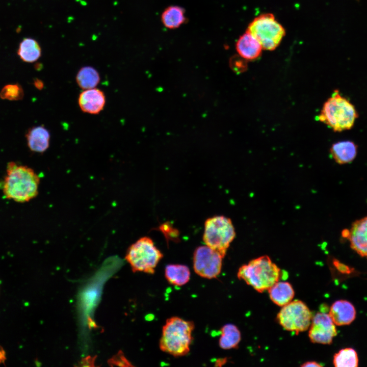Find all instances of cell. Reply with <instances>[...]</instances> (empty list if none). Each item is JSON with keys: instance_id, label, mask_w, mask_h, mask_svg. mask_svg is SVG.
Wrapping results in <instances>:
<instances>
[{"instance_id": "6da1fadb", "label": "cell", "mask_w": 367, "mask_h": 367, "mask_svg": "<svg viewBox=\"0 0 367 367\" xmlns=\"http://www.w3.org/2000/svg\"><path fill=\"white\" fill-rule=\"evenodd\" d=\"M6 173L2 187L6 198L23 203L38 195L40 177L33 169L11 162Z\"/></svg>"}, {"instance_id": "7a4b0ae2", "label": "cell", "mask_w": 367, "mask_h": 367, "mask_svg": "<svg viewBox=\"0 0 367 367\" xmlns=\"http://www.w3.org/2000/svg\"><path fill=\"white\" fill-rule=\"evenodd\" d=\"M194 323L178 317L168 319L162 328L160 339V349L174 357L189 353L193 340Z\"/></svg>"}, {"instance_id": "3957f363", "label": "cell", "mask_w": 367, "mask_h": 367, "mask_svg": "<svg viewBox=\"0 0 367 367\" xmlns=\"http://www.w3.org/2000/svg\"><path fill=\"white\" fill-rule=\"evenodd\" d=\"M357 117L354 106L335 90L324 103L318 119L334 132H340L351 129Z\"/></svg>"}, {"instance_id": "277c9868", "label": "cell", "mask_w": 367, "mask_h": 367, "mask_svg": "<svg viewBox=\"0 0 367 367\" xmlns=\"http://www.w3.org/2000/svg\"><path fill=\"white\" fill-rule=\"evenodd\" d=\"M237 276L257 292L262 293L279 281L281 271L269 256L264 255L242 266Z\"/></svg>"}, {"instance_id": "5b68a950", "label": "cell", "mask_w": 367, "mask_h": 367, "mask_svg": "<svg viewBox=\"0 0 367 367\" xmlns=\"http://www.w3.org/2000/svg\"><path fill=\"white\" fill-rule=\"evenodd\" d=\"M163 255L155 246L152 239L142 237L132 244L125 255L126 261L134 272L153 274Z\"/></svg>"}, {"instance_id": "8992f818", "label": "cell", "mask_w": 367, "mask_h": 367, "mask_svg": "<svg viewBox=\"0 0 367 367\" xmlns=\"http://www.w3.org/2000/svg\"><path fill=\"white\" fill-rule=\"evenodd\" d=\"M235 236L231 220L223 216L207 219L204 223L203 240L206 246L224 257Z\"/></svg>"}, {"instance_id": "52a82bcc", "label": "cell", "mask_w": 367, "mask_h": 367, "mask_svg": "<svg viewBox=\"0 0 367 367\" xmlns=\"http://www.w3.org/2000/svg\"><path fill=\"white\" fill-rule=\"evenodd\" d=\"M246 31L257 39L263 48L268 50L275 49L285 34L284 29L271 13L263 14L255 17Z\"/></svg>"}, {"instance_id": "ba28073f", "label": "cell", "mask_w": 367, "mask_h": 367, "mask_svg": "<svg viewBox=\"0 0 367 367\" xmlns=\"http://www.w3.org/2000/svg\"><path fill=\"white\" fill-rule=\"evenodd\" d=\"M277 318L284 329L298 334L308 329L312 314L303 302L296 300L282 306Z\"/></svg>"}, {"instance_id": "9c48e42d", "label": "cell", "mask_w": 367, "mask_h": 367, "mask_svg": "<svg viewBox=\"0 0 367 367\" xmlns=\"http://www.w3.org/2000/svg\"><path fill=\"white\" fill-rule=\"evenodd\" d=\"M223 257L206 245L199 246L195 249L193 255L194 270L201 277L216 278L221 272Z\"/></svg>"}, {"instance_id": "30bf717a", "label": "cell", "mask_w": 367, "mask_h": 367, "mask_svg": "<svg viewBox=\"0 0 367 367\" xmlns=\"http://www.w3.org/2000/svg\"><path fill=\"white\" fill-rule=\"evenodd\" d=\"M310 326L308 336L313 343L330 344L337 334L335 325L329 314L324 312L316 313Z\"/></svg>"}, {"instance_id": "8fae6325", "label": "cell", "mask_w": 367, "mask_h": 367, "mask_svg": "<svg viewBox=\"0 0 367 367\" xmlns=\"http://www.w3.org/2000/svg\"><path fill=\"white\" fill-rule=\"evenodd\" d=\"M349 230L347 239L351 249L367 258V216L354 221Z\"/></svg>"}, {"instance_id": "7c38bea8", "label": "cell", "mask_w": 367, "mask_h": 367, "mask_svg": "<svg viewBox=\"0 0 367 367\" xmlns=\"http://www.w3.org/2000/svg\"><path fill=\"white\" fill-rule=\"evenodd\" d=\"M78 103L81 110L90 114H97L106 104V96L101 90L97 88L86 89L79 95Z\"/></svg>"}, {"instance_id": "4fadbf2b", "label": "cell", "mask_w": 367, "mask_h": 367, "mask_svg": "<svg viewBox=\"0 0 367 367\" xmlns=\"http://www.w3.org/2000/svg\"><path fill=\"white\" fill-rule=\"evenodd\" d=\"M329 314L337 326L350 324L355 319L356 311L354 305L346 300H339L331 306Z\"/></svg>"}, {"instance_id": "5bb4252c", "label": "cell", "mask_w": 367, "mask_h": 367, "mask_svg": "<svg viewBox=\"0 0 367 367\" xmlns=\"http://www.w3.org/2000/svg\"><path fill=\"white\" fill-rule=\"evenodd\" d=\"M27 144L33 152L43 153L49 146L50 133L43 126H37L30 128L26 133Z\"/></svg>"}, {"instance_id": "9a60e30c", "label": "cell", "mask_w": 367, "mask_h": 367, "mask_svg": "<svg viewBox=\"0 0 367 367\" xmlns=\"http://www.w3.org/2000/svg\"><path fill=\"white\" fill-rule=\"evenodd\" d=\"M235 46L239 55L246 60L257 59L263 48L257 39L247 31L239 38Z\"/></svg>"}, {"instance_id": "2e32d148", "label": "cell", "mask_w": 367, "mask_h": 367, "mask_svg": "<svg viewBox=\"0 0 367 367\" xmlns=\"http://www.w3.org/2000/svg\"><path fill=\"white\" fill-rule=\"evenodd\" d=\"M330 154L338 164L351 163L356 158L357 146L351 141H342L334 143L330 149Z\"/></svg>"}, {"instance_id": "e0dca14e", "label": "cell", "mask_w": 367, "mask_h": 367, "mask_svg": "<svg viewBox=\"0 0 367 367\" xmlns=\"http://www.w3.org/2000/svg\"><path fill=\"white\" fill-rule=\"evenodd\" d=\"M268 292L272 302L282 307L291 302L295 294L292 285L285 281H277L268 290Z\"/></svg>"}, {"instance_id": "ac0fdd59", "label": "cell", "mask_w": 367, "mask_h": 367, "mask_svg": "<svg viewBox=\"0 0 367 367\" xmlns=\"http://www.w3.org/2000/svg\"><path fill=\"white\" fill-rule=\"evenodd\" d=\"M17 55L20 59L27 63L37 61L41 56V48L35 39L25 38L19 43Z\"/></svg>"}, {"instance_id": "d6986e66", "label": "cell", "mask_w": 367, "mask_h": 367, "mask_svg": "<svg viewBox=\"0 0 367 367\" xmlns=\"http://www.w3.org/2000/svg\"><path fill=\"white\" fill-rule=\"evenodd\" d=\"M165 276L169 283L179 286L186 284L189 281L190 271L185 265H168L165 268Z\"/></svg>"}, {"instance_id": "ffe728a7", "label": "cell", "mask_w": 367, "mask_h": 367, "mask_svg": "<svg viewBox=\"0 0 367 367\" xmlns=\"http://www.w3.org/2000/svg\"><path fill=\"white\" fill-rule=\"evenodd\" d=\"M161 20L166 28L177 29L186 21L185 10L178 6L168 7L161 15Z\"/></svg>"}, {"instance_id": "44dd1931", "label": "cell", "mask_w": 367, "mask_h": 367, "mask_svg": "<svg viewBox=\"0 0 367 367\" xmlns=\"http://www.w3.org/2000/svg\"><path fill=\"white\" fill-rule=\"evenodd\" d=\"M219 340L220 347L225 350L235 348L241 340V333L238 328L232 324H227L220 330Z\"/></svg>"}, {"instance_id": "7402d4cb", "label": "cell", "mask_w": 367, "mask_h": 367, "mask_svg": "<svg viewBox=\"0 0 367 367\" xmlns=\"http://www.w3.org/2000/svg\"><path fill=\"white\" fill-rule=\"evenodd\" d=\"M98 72L91 66L82 67L76 75V82L82 89L86 90L95 88L100 82Z\"/></svg>"}, {"instance_id": "603a6c76", "label": "cell", "mask_w": 367, "mask_h": 367, "mask_svg": "<svg viewBox=\"0 0 367 367\" xmlns=\"http://www.w3.org/2000/svg\"><path fill=\"white\" fill-rule=\"evenodd\" d=\"M333 363L335 367H357L358 365L357 353L351 348L342 349L334 354Z\"/></svg>"}, {"instance_id": "cb8c5ba5", "label": "cell", "mask_w": 367, "mask_h": 367, "mask_svg": "<svg viewBox=\"0 0 367 367\" xmlns=\"http://www.w3.org/2000/svg\"><path fill=\"white\" fill-rule=\"evenodd\" d=\"M23 96V90L18 84L7 85L0 92V97L3 99L19 100L22 99Z\"/></svg>"}, {"instance_id": "d4e9b609", "label": "cell", "mask_w": 367, "mask_h": 367, "mask_svg": "<svg viewBox=\"0 0 367 367\" xmlns=\"http://www.w3.org/2000/svg\"><path fill=\"white\" fill-rule=\"evenodd\" d=\"M229 65L236 73H242L247 69L246 60L240 55L232 56L229 60Z\"/></svg>"}, {"instance_id": "484cf974", "label": "cell", "mask_w": 367, "mask_h": 367, "mask_svg": "<svg viewBox=\"0 0 367 367\" xmlns=\"http://www.w3.org/2000/svg\"><path fill=\"white\" fill-rule=\"evenodd\" d=\"M160 229L164 234L167 240L170 238L171 240H174L178 236V231L168 222L163 224L160 227Z\"/></svg>"}, {"instance_id": "4316f807", "label": "cell", "mask_w": 367, "mask_h": 367, "mask_svg": "<svg viewBox=\"0 0 367 367\" xmlns=\"http://www.w3.org/2000/svg\"><path fill=\"white\" fill-rule=\"evenodd\" d=\"M335 265L336 266L337 269L342 273H350L351 272V268L349 266L339 261H335Z\"/></svg>"}, {"instance_id": "83f0119b", "label": "cell", "mask_w": 367, "mask_h": 367, "mask_svg": "<svg viewBox=\"0 0 367 367\" xmlns=\"http://www.w3.org/2000/svg\"><path fill=\"white\" fill-rule=\"evenodd\" d=\"M322 365L320 364V363H318L316 361H308L305 362L303 364L301 365V366L303 367H307V366H318L321 367Z\"/></svg>"}, {"instance_id": "f1b7e54d", "label": "cell", "mask_w": 367, "mask_h": 367, "mask_svg": "<svg viewBox=\"0 0 367 367\" xmlns=\"http://www.w3.org/2000/svg\"><path fill=\"white\" fill-rule=\"evenodd\" d=\"M34 85L39 90H41L44 87V84L42 81L38 78L34 80Z\"/></svg>"}, {"instance_id": "f546056e", "label": "cell", "mask_w": 367, "mask_h": 367, "mask_svg": "<svg viewBox=\"0 0 367 367\" xmlns=\"http://www.w3.org/2000/svg\"><path fill=\"white\" fill-rule=\"evenodd\" d=\"M6 359V353L3 348L0 346V364L4 363Z\"/></svg>"}, {"instance_id": "4dcf8cb0", "label": "cell", "mask_w": 367, "mask_h": 367, "mask_svg": "<svg viewBox=\"0 0 367 367\" xmlns=\"http://www.w3.org/2000/svg\"><path fill=\"white\" fill-rule=\"evenodd\" d=\"M226 359H218L217 361L216 362V365L217 366H221L222 364H223L224 363L226 362Z\"/></svg>"}]
</instances>
